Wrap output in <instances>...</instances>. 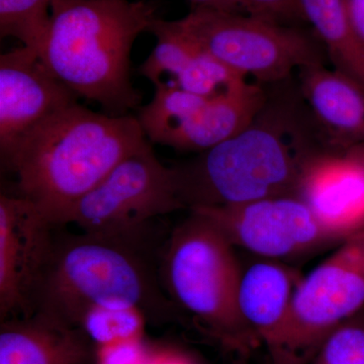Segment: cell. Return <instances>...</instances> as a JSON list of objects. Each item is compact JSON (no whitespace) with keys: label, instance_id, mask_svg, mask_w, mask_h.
I'll use <instances>...</instances> for the list:
<instances>
[{"label":"cell","instance_id":"1","mask_svg":"<svg viewBox=\"0 0 364 364\" xmlns=\"http://www.w3.org/2000/svg\"><path fill=\"white\" fill-rule=\"evenodd\" d=\"M291 80L268 85L267 102L246 128L176 167L188 210L296 196L306 163L333 153Z\"/></svg>","mask_w":364,"mask_h":364},{"label":"cell","instance_id":"2","mask_svg":"<svg viewBox=\"0 0 364 364\" xmlns=\"http://www.w3.org/2000/svg\"><path fill=\"white\" fill-rule=\"evenodd\" d=\"M150 234L104 236L55 233L36 287L33 313L79 328L88 311L121 306L140 311L147 320L176 316L159 274L160 255Z\"/></svg>","mask_w":364,"mask_h":364},{"label":"cell","instance_id":"3","mask_svg":"<svg viewBox=\"0 0 364 364\" xmlns=\"http://www.w3.org/2000/svg\"><path fill=\"white\" fill-rule=\"evenodd\" d=\"M138 117L112 116L75 104L43 122L1 162L18 193L54 226L119 162L147 145Z\"/></svg>","mask_w":364,"mask_h":364},{"label":"cell","instance_id":"4","mask_svg":"<svg viewBox=\"0 0 364 364\" xmlns=\"http://www.w3.org/2000/svg\"><path fill=\"white\" fill-rule=\"evenodd\" d=\"M157 9L147 0H52L40 59L76 97L126 116L143 98L132 85V48Z\"/></svg>","mask_w":364,"mask_h":364},{"label":"cell","instance_id":"5","mask_svg":"<svg viewBox=\"0 0 364 364\" xmlns=\"http://www.w3.org/2000/svg\"><path fill=\"white\" fill-rule=\"evenodd\" d=\"M189 212L160 252L163 289L225 350L247 359L262 344L239 310L242 270L235 246L210 219Z\"/></svg>","mask_w":364,"mask_h":364},{"label":"cell","instance_id":"6","mask_svg":"<svg viewBox=\"0 0 364 364\" xmlns=\"http://www.w3.org/2000/svg\"><path fill=\"white\" fill-rule=\"evenodd\" d=\"M177 23L223 65L260 85L282 82L304 67L324 63L322 49L305 33L254 14L195 6Z\"/></svg>","mask_w":364,"mask_h":364},{"label":"cell","instance_id":"7","mask_svg":"<svg viewBox=\"0 0 364 364\" xmlns=\"http://www.w3.org/2000/svg\"><path fill=\"white\" fill-rule=\"evenodd\" d=\"M186 208L176 167L164 166L148 143L79 200L62 225H76L85 233L138 236L149 234L155 219Z\"/></svg>","mask_w":364,"mask_h":364},{"label":"cell","instance_id":"8","mask_svg":"<svg viewBox=\"0 0 364 364\" xmlns=\"http://www.w3.org/2000/svg\"><path fill=\"white\" fill-rule=\"evenodd\" d=\"M364 310V231L301 277L287 318L279 364H309L330 333Z\"/></svg>","mask_w":364,"mask_h":364},{"label":"cell","instance_id":"9","mask_svg":"<svg viewBox=\"0 0 364 364\" xmlns=\"http://www.w3.org/2000/svg\"><path fill=\"white\" fill-rule=\"evenodd\" d=\"M189 210L210 219L235 247L267 259L294 257L339 243L298 196Z\"/></svg>","mask_w":364,"mask_h":364},{"label":"cell","instance_id":"10","mask_svg":"<svg viewBox=\"0 0 364 364\" xmlns=\"http://www.w3.org/2000/svg\"><path fill=\"white\" fill-rule=\"evenodd\" d=\"M54 225L18 195H0V321L33 314Z\"/></svg>","mask_w":364,"mask_h":364},{"label":"cell","instance_id":"11","mask_svg":"<svg viewBox=\"0 0 364 364\" xmlns=\"http://www.w3.org/2000/svg\"><path fill=\"white\" fill-rule=\"evenodd\" d=\"M77 97L21 46L0 57V157L43 122L77 104Z\"/></svg>","mask_w":364,"mask_h":364},{"label":"cell","instance_id":"12","mask_svg":"<svg viewBox=\"0 0 364 364\" xmlns=\"http://www.w3.org/2000/svg\"><path fill=\"white\" fill-rule=\"evenodd\" d=\"M296 196L339 243L364 231V167L347 153L312 158Z\"/></svg>","mask_w":364,"mask_h":364},{"label":"cell","instance_id":"13","mask_svg":"<svg viewBox=\"0 0 364 364\" xmlns=\"http://www.w3.org/2000/svg\"><path fill=\"white\" fill-rule=\"evenodd\" d=\"M299 88L314 121L335 153L364 145V87L324 63L304 67Z\"/></svg>","mask_w":364,"mask_h":364},{"label":"cell","instance_id":"14","mask_svg":"<svg viewBox=\"0 0 364 364\" xmlns=\"http://www.w3.org/2000/svg\"><path fill=\"white\" fill-rule=\"evenodd\" d=\"M97 355L81 328L45 314L0 321V364H95Z\"/></svg>","mask_w":364,"mask_h":364},{"label":"cell","instance_id":"15","mask_svg":"<svg viewBox=\"0 0 364 364\" xmlns=\"http://www.w3.org/2000/svg\"><path fill=\"white\" fill-rule=\"evenodd\" d=\"M299 277L296 270L272 260L259 261L242 272L239 310L246 324L279 364L294 291Z\"/></svg>","mask_w":364,"mask_h":364},{"label":"cell","instance_id":"16","mask_svg":"<svg viewBox=\"0 0 364 364\" xmlns=\"http://www.w3.org/2000/svg\"><path fill=\"white\" fill-rule=\"evenodd\" d=\"M267 98V85L246 81L229 92L208 100L202 109L165 132L155 143L202 153L246 128Z\"/></svg>","mask_w":364,"mask_h":364},{"label":"cell","instance_id":"17","mask_svg":"<svg viewBox=\"0 0 364 364\" xmlns=\"http://www.w3.org/2000/svg\"><path fill=\"white\" fill-rule=\"evenodd\" d=\"M299 4L335 70L364 87V43L349 23L343 0H299Z\"/></svg>","mask_w":364,"mask_h":364},{"label":"cell","instance_id":"18","mask_svg":"<svg viewBox=\"0 0 364 364\" xmlns=\"http://www.w3.org/2000/svg\"><path fill=\"white\" fill-rule=\"evenodd\" d=\"M52 0H0V35L39 55L50 23Z\"/></svg>","mask_w":364,"mask_h":364},{"label":"cell","instance_id":"19","mask_svg":"<svg viewBox=\"0 0 364 364\" xmlns=\"http://www.w3.org/2000/svg\"><path fill=\"white\" fill-rule=\"evenodd\" d=\"M144 317L140 311L121 306H100L88 311L79 328L97 347L142 339Z\"/></svg>","mask_w":364,"mask_h":364},{"label":"cell","instance_id":"20","mask_svg":"<svg viewBox=\"0 0 364 364\" xmlns=\"http://www.w3.org/2000/svg\"><path fill=\"white\" fill-rule=\"evenodd\" d=\"M309 364H364V310L333 330Z\"/></svg>","mask_w":364,"mask_h":364},{"label":"cell","instance_id":"21","mask_svg":"<svg viewBox=\"0 0 364 364\" xmlns=\"http://www.w3.org/2000/svg\"><path fill=\"white\" fill-rule=\"evenodd\" d=\"M248 13L284 23L305 20L299 0H241ZM306 21V20H305Z\"/></svg>","mask_w":364,"mask_h":364},{"label":"cell","instance_id":"22","mask_svg":"<svg viewBox=\"0 0 364 364\" xmlns=\"http://www.w3.org/2000/svg\"><path fill=\"white\" fill-rule=\"evenodd\" d=\"M142 340L97 347L95 364H148L151 351Z\"/></svg>","mask_w":364,"mask_h":364},{"label":"cell","instance_id":"23","mask_svg":"<svg viewBox=\"0 0 364 364\" xmlns=\"http://www.w3.org/2000/svg\"><path fill=\"white\" fill-rule=\"evenodd\" d=\"M349 23L364 43V0H343Z\"/></svg>","mask_w":364,"mask_h":364},{"label":"cell","instance_id":"24","mask_svg":"<svg viewBox=\"0 0 364 364\" xmlns=\"http://www.w3.org/2000/svg\"><path fill=\"white\" fill-rule=\"evenodd\" d=\"M148 364H200L193 356L178 349H161Z\"/></svg>","mask_w":364,"mask_h":364},{"label":"cell","instance_id":"25","mask_svg":"<svg viewBox=\"0 0 364 364\" xmlns=\"http://www.w3.org/2000/svg\"><path fill=\"white\" fill-rule=\"evenodd\" d=\"M196 6L229 11V13L249 14L241 0H191Z\"/></svg>","mask_w":364,"mask_h":364},{"label":"cell","instance_id":"26","mask_svg":"<svg viewBox=\"0 0 364 364\" xmlns=\"http://www.w3.org/2000/svg\"><path fill=\"white\" fill-rule=\"evenodd\" d=\"M345 153L350 155V156L354 158V159L358 160V161L364 167V145L351 148L350 150L346 151Z\"/></svg>","mask_w":364,"mask_h":364}]
</instances>
